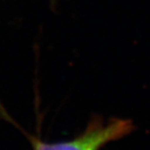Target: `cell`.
<instances>
[{
	"instance_id": "6da1fadb",
	"label": "cell",
	"mask_w": 150,
	"mask_h": 150,
	"mask_svg": "<svg viewBox=\"0 0 150 150\" xmlns=\"http://www.w3.org/2000/svg\"><path fill=\"white\" fill-rule=\"evenodd\" d=\"M134 129L129 119L110 118L105 122L101 117H93L86 129L74 139L57 143H47L31 137L33 150H100L108 143L131 134Z\"/></svg>"
}]
</instances>
